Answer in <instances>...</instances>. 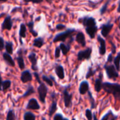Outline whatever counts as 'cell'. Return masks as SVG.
Returning <instances> with one entry per match:
<instances>
[{
    "instance_id": "obj_1",
    "label": "cell",
    "mask_w": 120,
    "mask_h": 120,
    "mask_svg": "<svg viewBox=\"0 0 120 120\" xmlns=\"http://www.w3.org/2000/svg\"><path fill=\"white\" fill-rule=\"evenodd\" d=\"M103 89L108 93L112 94L117 100H120V85L118 84H111L105 82L103 84Z\"/></svg>"
},
{
    "instance_id": "obj_2",
    "label": "cell",
    "mask_w": 120,
    "mask_h": 120,
    "mask_svg": "<svg viewBox=\"0 0 120 120\" xmlns=\"http://www.w3.org/2000/svg\"><path fill=\"white\" fill-rule=\"evenodd\" d=\"M76 30L75 29H69L67 30L65 32H63L61 33L58 34L53 39V42H58V41H65L68 37H70Z\"/></svg>"
},
{
    "instance_id": "obj_3",
    "label": "cell",
    "mask_w": 120,
    "mask_h": 120,
    "mask_svg": "<svg viewBox=\"0 0 120 120\" xmlns=\"http://www.w3.org/2000/svg\"><path fill=\"white\" fill-rule=\"evenodd\" d=\"M104 68L106 71L108 77L109 79H115L119 77L118 72L115 66V65H105Z\"/></svg>"
},
{
    "instance_id": "obj_4",
    "label": "cell",
    "mask_w": 120,
    "mask_h": 120,
    "mask_svg": "<svg viewBox=\"0 0 120 120\" xmlns=\"http://www.w3.org/2000/svg\"><path fill=\"white\" fill-rule=\"evenodd\" d=\"M79 22H82L83 25L85 27V28L88 27H91L96 25V20L93 17H89V16H84L82 18L79 19Z\"/></svg>"
},
{
    "instance_id": "obj_5",
    "label": "cell",
    "mask_w": 120,
    "mask_h": 120,
    "mask_svg": "<svg viewBox=\"0 0 120 120\" xmlns=\"http://www.w3.org/2000/svg\"><path fill=\"white\" fill-rule=\"evenodd\" d=\"M92 49L91 48H87L84 51H80L77 54V58L79 61H82L84 60H89L91 58Z\"/></svg>"
},
{
    "instance_id": "obj_6",
    "label": "cell",
    "mask_w": 120,
    "mask_h": 120,
    "mask_svg": "<svg viewBox=\"0 0 120 120\" xmlns=\"http://www.w3.org/2000/svg\"><path fill=\"white\" fill-rule=\"evenodd\" d=\"M47 91H48V89H47L46 86L44 84L41 83L40 86L38 88V92H39V99L42 103L45 102V98H46V96L47 94Z\"/></svg>"
},
{
    "instance_id": "obj_7",
    "label": "cell",
    "mask_w": 120,
    "mask_h": 120,
    "mask_svg": "<svg viewBox=\"0 0 120 120\" xmlns=\"http://www.w3.org/2000/svg\"><path fill=\"white\" fill-rule=\"evenodd\" d=\"M12 27H13V22H12L11 17V15H7L4 18V20L1 24V28H2V30H11L12 29Z\"/></svg>"
},
{
    "instance_id": "obj_8",
    "label": "cell",
    "mask_w": 120,
    "mask_h": 120,
    "mask_svg": "<svg viewBox=\"0 0 120 120\" xmlns=\"http://www.w3.org/2000/svg\"><path fill=\"white\" fill-rule=\"evenodd\" d=\"M113 27V24H111L110 22H108L107 24H104L101 26V34L104 37H107L110 32L111 30Z\"/></svg>"
},
{
    "instance_id": "obj_9",
    "label": "cell",
    "mask_w": 120,
    "mask_h": 120,
    "mask_svg": "<svg viewBox=\"0 0 120 120\" xmlns=\"http://www.w3.org/2000/svg\"><path fill=\"white\" fill-rule=\"evenodd\" d=\"M72 94H70L67 89H65L63 91V99H64V103L65 106L66 108H70L72 105Z\"/></svg>"
},
{
    "instance_id": "obj_10",
    "label": "cell",
    "mask_w": 120,
    "mask_h": 120,
    "mask_svg": "<svg viewBox=\"0 0 120 120\" xmlns=\"http://www.w3.org/2000/svg\"><path fill=\"white\" fill-rule=\"evenodd\" d=\"M98 41L100 43V48H99V53L101 55L103 56L106 53V44L105 41L101 38L100 36H98Z\"/></svg>"
},
{
    "instance_id": "obj_11",
    "label": "cell",
    "mask_w": 120,
    "mask_h": 120,
    "mask_svg": "<svg viewBox=\"0 0 120 120\" xmlns=\"http://www.w3.org/2000/svg\"><path fill=\"white\" fill-rule=\"evenodd\" d=\"M75 40L77 43H79V44H81L82 46H86V39H85V36L83 32H79L77 34L76 37H75Z\"/></svg>"
},
{
    "instance_id": "obj_12",
    "label": "cell",
    "mask_w": 120,
    "mask_h": 120,
    "mask_svg": "<svg viewBox=\"0 0 120 120\" xmlns=\"http://www.w3.org/2000/svg\"><path fill=\"white\" fill-rule=\"evenodd\" d=\"M89 83L86 81H84L81 83L79 86V93L82 95H84L89 91Z\"/></svg>"
},
{
    "instance_id": "obj_13",
    "label": "cell",
    "mask_w": 120,
    "mask_h": 120,
    "mask_svg": "<svg viewBox=\"0 0 120 120\" xmlns=\"http://www.w3.org/2000/svg\"><path fill=\"white\" fill-rule=\"evenodd\" d=\"M27 108L30 110H39L40 108V106L35 99H31L28 103Z\"/></svg>"
},
{
    "instance_id": "obj_14",
    "label": "cell",
    "mask_w": 120,
    "mask_h": 120,
    "mask_svg": "<svg viewBox=\"0 0 120 120\" xmlns=\"http://www.w3.org/2000/svg\"><path fill=\"white\" fill-rule=\"evenodd\" d=\"M32 80V75L29 71H25L21 75V81L23 83H26Z\"/></svg>"
},
{
    "instance_id": "obj_15",
    "label": "cell",
    "mask_w": 120,
    "mask_h": 120,
    "mask_svg": "<svg viewBox=\"0 0 120 120\" xmlns=\"http://www.w3.org/2000/svg\"><path fill=\"white\" fill-rule=\"evenodd\" d=\"M103 89V83H102V74H100V77L97 79L95 82V90L96 92L101 91Z\"/></svg>"
},
{
    "instance_id": "obj_16",
    "label": "cell",
    "mask_w": 120,
    "mask_h": 120,
    "mask_svg": "<svg viewBox=\"0 0 120 120\" xmlns=\"http://www.w3.org/2000/svg\"><path fill=\"white\" fill-rule=\"evenodd\" d=\"M28 58H29V60H30V62H31V63H32L33 70H36L37 69V60L36 54H35L34 53H31L29 55Z\"/></svg>"
},
{
    "instance_id": "obj_17",
    "label": "cell",
    "mask_w": 120,
    "mask_h": 120,
    "mask_svg": "<svg viewBox=\"0 0 120 120\" xmlns=\"http://www.w3.org/2000/svg\"><path fill=\"white\" fill-rule=\"evenodd\" d=\"M56 72L57 76L59 79H63L65 77V73H64V69L61 65H58L56 68Z\"/></svg>"
},
{
    "instance_id": "obj_18",
    "label": "cell",
    "mask_w": 120,
    "mask_h": 120,
    "mask_svg": "<svg viewBox=\"0 0 120 120\" xmlns=\"http://www.w3.org/2000/svg\"><path fill=\"white\" fill-rule=\"evenodd\" d=\"M3 58L4 59V60L11 66H14L15 65V63L13 60V58H11V55L7 53H4L3 54Z\"/></svg>"
},
{
    "instance_id": "obj_19",
    "label": "cell",
    "mask_w": 120,
    "mask_h": 120,
    "mask_svg": "<svg viewBox=\"0 0 120 120\" xmlns=\"http://www.w3.org/2000/svg\"><path fill=\"white\" fill-rule=\"evenodd\" d=\"M26 32H27L26 25L24 23H21L20 25V30H19L20 37V38H25L26 37Z\"/></svg>"
},
{
    "instance_id": "obj_20",
    "label": "cell",
    "mask_w": 120,
    "mask_h": 120,
    "mask_svg": "<svg viewBox=\"0 0 120 120\" xmlns=\"http://www.w3.org/2000/svg\"><path fill=\"white\" fill-rule=\"evenodd\" d=\"M44 44V40L43 38L41 37H38L34 39V41H33V46L37 48H41Z\"/></svg>"
},
{
    "instance_id": "obj_21",
    "label": "cell",
    "mask_w": 120,
    "mask_h": 120,
    "mask_svg": "<svg viewBox=\"0 0 120 120\" xmlns=\"http://www.w3.org/2000/svg\"><path fill=\"white\" fill-rule=\"evenodd\" d=\"M59 47H60V51H62V53H63V55H66L68 53V51H70V45H65L63 43H61L60 44V46Z\"/></svg>"
},
{
    "instance_id": "obj_22",
    "label": "cell",
    "mask_w": 120,
    "mask_h": 120,
    "mask_svg": "<svg viewBox=\"0 0 120 120\" xmlns=\"http://www.w3.org/2000/svg\"><path fill=\"white\" fill-rule=\"evenodd\" d=\"M27 27L29 28V30H30V33H31L34 37H37L38 34H37V32L34 30V22H33V21H30V22L27 23Z\"/></svg>"
},
{
    "instance_id": "obj_23",
    "label": "cell",
    "mask_w": 120,
    "mask_h": 120,
    "mask_svg": "<svg viewBox=\"0 0 120 120\" xmlns=\"http://www.w3.org/2000/svg\"><path fill=\"white\" fill-rule=\"evenodd\" d=\"M5 49L6 50V53L8 54L13 53V44L10 41H6L5 44Z\"/></svg>"
},
{
    "instance_id": "obj_24",
    "label": "cell",
    "mask_w": 120,
    "mask_h": 120,
    "mask_svg": "<svg viewBox=\"0 0 120 120\" xmlns=\"http://www.w3.org/2000/svg\"><path fill=\"white\" fill-rule=\"evenodd\" d=\"M115 66L117 71H119L120 69V52L118 53V55L113 59Z\"/></svg>"
},
{
    "instance_id": "obj_25",
    "label": "cell",
    "mask_w": 120,
    "mask_h": 120,
    "mask_svg": "<svg viewBox=\"0 0 120 120\" xmlns=\"http://www.w3.org/2000/svg\"><path fill=\"white\" fill-rule=\"evenodd\" d=\"M17 61L19 65V68L21 70H23L25 68V63H24V60H23V58L21 55H20L18 57H17Z\"/></svg>"
},
{
    "instance_id": "obj_26",
    "label": "cell",
    "mask_w": 120,
    "mask_h": 120,
    "mask_svg": "<svg viewBox=\"0 0 120 120\" xmlns=\"http://www.w3.org/2000/svg\"><path fill=\"white\" fill-rule=\"evenodd\" d=\"M57 110V104L56 102L53 101L51 108H50V110H49V116H52L53 115V113L56 111Z\"/></svg>"
},
{
    "instance_id": "obj_27",
    "label": "cell",
    "mask_w": 120,
    "mask_h": 120,
    "mask_svg": "<svg viewBox=\"0 0 120 120\" xmlns=\"http://www.w3.org/2000/svg\"><path fill=\"white\" fill-rule=\"evenodd\" d=\"M24 120H35V116L31 112H26L24 115Z\"/></svg>"
},
{
    "instance_id": "obj_28",
    "label": "cell",
    "mask_w": 120,
    "mask_h": 120,
    "mask_svg": "<svg viewBox=\"0 0 120 120\" xmlns=\"http://www.w3.org/2000/svg\"><path fill=\"white\" fill-rule=\"evenodd\" d=\"M109 2H110V1H108L103 6V7L101 8V10H100V13H101V15L104 14V13L106 12V11H107V9H108V6Z\"/></svg>"
},
{
    "instance_id": "obj_29",
    "label": "cell",
    "mask_w": 120,
    "mask_h": 120,
    "mask_svg": "<svg viewBox=\"0 0 120 120\" xmlns=\"http://www.w3.org/2000/svg\"><path fill=\"white\" fill-rule=\"evenodd\" d=\"M11 86V82L9 80H6L4 82H2V88L3 90H6L7 89H8Z\"/></svg>"
},
{
    "instance_id": "obj_30",
    "label": "cell",
    "mask_w": 120,
    "mask_h": 120,
    "mask_svg": "<svg viewBox=\"0 0 120 120\" xmlns=\"http://www.w3.org/2000/svg\"><path fill=\"white\" fill-rule=\"evenodd\" d=\"M88 94H89V100H90V103H91V108L93 109V108H95V105H96V104H95V101H94V98H93V96H92V95H91V92L88 91Z\"/></svg>"
},
{
    "instance_id": "obj_31",
    "label": "cell",
    "mask_w": 120,
    "mask_h": 120,
    "mask_svg": "<svg viewBox=\"0 0 120 120\" xmlns=\"http://www.w3.org/2000/svg\"><path fill=\"white\" fill-rule=\"evenodd\" d=\"M6 120H15V115H14L13 112L12 110H10L8 112Z\"/></svg>"
},
{
    "instance_id": "obj_32",
    "label": "cell",
    "mask_w": 120,
    "mask_h": 120,
    "mask_svg": "<svg viewBox=\"0 0 120 120\" xmlns=\"http://www.w3.org/2000/svg\"><path fill=\"white\" fill-rule=\"evenodd\" d=\"M25 3H29V2H32L33 4H40L44 0H23ZM48 1H53V0H46Z\"/></svg>"
},
{
    "instance_id": "obj_33",
    "label": "cell",
    "mask_w": 120,
    "mask_h": 120,
    "mask_svg": "<svg viewBox=\"0 0 120 120\" xmlns=\"http://www.w3.org/2000/svg\"><path fill=\"white\" fill-rule=\"evenodd\" d=\"M42 79H43V80H44L45 82H46L50 86H53V82H52V81H51L49 78H48V77H46V76H43V77H42Z\"/></svg>"
},
{
    "instance_id": "obj_34",
    "label": "cell",
    "mask_w": 120,
    "mask_h": 120,
    "mask_svg": "<svg viewBox=\"0 0 120 120\" xmlns=\"http://www.w3.org/2000/svg\"><path fill=\"white\" fill-rule=\"evenodd\" d=\"M34 93V89L32 87V86H30L29 87V89H28V90L26 91V93L22 96V97H25V96H30V94H33Z\"/></svg>"
},
{
    "instance_id": "obj_35",
    "label": "cell",
    "mask_w": 120,
    "mask_h": 120,
    "mask_svg": "<svg viewBox=\"0 0 120 120\" xmlns=\"http://www.w3.org/2000/svg\"><path fill=\"white\" fill-rule=\"evenodd\" d=\"M94 73H95V71H93V70H92L91 68H89V71H88V72H87V74H86V79L90 78L91 76H93V75H94Z\"/></svg>"
},
{
    "instance_id": "obj_36",
    "label": "cell",
    "mask_w": 120,
    "mask_h": 120,
    "mask_svg": "<svg viewBox=\"0 0 120 120\" xmlns=\"http://www.w3.org/2000/svg\"><path fill=\"white\" fill-rule=\"evenodd\" d=\"M86 117L88 120H92V112L90 110H86Z\"/></svg>"
},
{
    "instance_id": "obj_37",
    "label": "cell",
    "mask_w": 120,
    "mask_h": 120,
    "mask_svg": "<svg viewBox=\"0 0 120 120\" xmlns=\"http://www.w3.org/2000/svg\"><path fill=\"white\" fill-rule=\"evenodd\" d=\"M60 54V47H57L56 49V51H55V57L56 58H59Z\"/></svg>"
},
{
    "instance_id": "obj_38",
    "label": "cell",
    "mask_w": 120,
    "mask_h": 120,
    "mask_svg": "<svg viewBox=\"0 0 120 120\" xmlns=\"http://www.w3.org/2000/svg\"><path fill=\"white\" fill-rule=\"evenodd\" d=\"M4 46H5V44H4V39H3L2 37H0V51H1V50H3V49H4Z\"/></svg>"
},
{
    "instance_id": "obj_39",
    "label": "cell",
    "mask_w": 120,
    "mask_h": 120,
    "mask_svg": "<svg viewBox=\"0 0 120 120\" xmlns=\"http://www.w3.org/2000/svg\"><path fill=\"white\" fill-rule=\"evenodd\" d=\"M63 117L60 114H56L54 117V120H63Z\"/></svg>"
},
{
    "instance_id": "obj_40",
    "label": "cell",
    "mask_w": 120,
    "mask_h": 120,
    "mask_svg": "<svg viewBox=\"0 0 120 120\" xmlns=\"http://www.w3.org/2000/svg\"><path fill=\"white\" fill-rule=\"evenodd\" d=\"M112 113V112L111 111H110L109 112H108V113L102 118V120H109V117H110V115H111Z\"/></svg>"
},
{
    "instance_id": "obj_41",
    "label": "cell",
    "mask_w": 120,
    "mask_h": 120,
    "mask_svg": "<svg viewBox=\"0 0 120 120\" xmlns=\"http://www.w3.org/2000/svg\"><path fill=\"white\" fill-rule=\"evenodd\" d=\"M65 28V25H62V24H58L56 25V29L58 30H63Z\"/></svg>"
},
{
    "instance_id": "obj_42",
    "label": "cell",
    "mask_w": 120,
    "mask_h": 120,
    "mask_svg": "<svg viewBox=\"0 0 120 120\" xmlns=\"http://www.w3.org/2000/svg\"><path fill=\"white\" fill-rule=\"evenodd\" d=\"M113 58H112V53H110V55H109V56H108V63H111L112 61V59Z\"/></svg>"
},
{
    "instance_id": "obj_43",
    "label": "cell",
    "mask_w": 120,
    "mask_h": 120,
    "mask_svg": "<svg viewBox=\"0 0 120 120\" xmlns=\"http://www.w3.org/2000/svg\"><path fill=\"white\" fill-rule=\"evenodd\" d=\"M112 53H115V51H116V47L115 46V44L113 43H112Z\"/></svg>"
},
{
    "instance_id": "obj_44",
    "label": "cell",
    "mask_w": 120,
    "mask_h": 120,
    "mask_svg": "<svg viewBox=\"0 0 120 120\" xmlns=\"http://www.w3.org/2000/svg\"><path fill=\"white\" fill-rule=\"evenodd\" d=\"M117 117L116 116H115V115H112V118H111L110 120H117Z\"/></svg>"
},
{
    "instance_id": "obj_45",
    "label": "cell",
    "mask_w": 120,
    "mask_h": 120,
    "mask_svg": "<svg viewBox=\"0 0 120 120\" xmlns=\"http://www.w3.org/2000/svg\"><path fill=\"white\" fill-rule=\"evenodd\" d=\"M117 12L120 13V1L119 2V5H118V7H117Z\"/></svg>"
},
{
    "instance_id": "obj_46",
    "label": "cell",
    "mask_w": 120,
    "mask_h": 120,
    "mask_svg": "<svg viewBox=\"0 0 120 120\" xmlns=\"http://www.w3.org/2000/svg\"><path fill=\"white\" fill-rule=\"evenodd\" d=\"M93 117H94V120H98L97 118H96V114L95 113L93 114Z\"/></svg>"
},
{
    "instance_id": "obj_47",
    "label": "cell",
    "mask_w": 120,
    "mask_h": 120,
    "mask_svg": "<svg viewBox=\"0 0 120 120\" xmlns=\"http://www.w3.org/2000/svg\"><path fill=\"white\" fill-rule=\"evenodd\" d=\"M1 85H2V80H1V75H0V90H1Z\"/></svg>"
},
{
    "instance_id": "obj_48",
    "label": "cell",
    "mask_w": 120,
    "mask_h": 120,
    "mask_svg": "<svg viewBox=\"0 0 120 120\" xmlns=\"http://www.w3.org/2000/svg\"><path fill=\"white\" fill-rule=\"evenodd\" d=\"M8 0H0V3H4V2H6Z\"/></svg>"
},
{
    "instance_id": "obj_49",
    "label": "cell",
    "mask_w": 120,
    "mask_h": 120,
    "mask_svg": "<svg viewBox=\"0 0 120 120\" xmlns=\"http://www.w3.org/2000/svg\"><path fill=\"white\" fill-rule=\"evenodd\" d=\"M42 120H46V119H45V118H44V117H43V118H42Z\"/></svg>"
},
{
    "instance_id": "obj_50",
    "label": "cell",
    "mask_w": 120,
    "mask_h": 120,
    "mask_svg": "<svg viewBox=\"0 0 120 120\" xmlns=\"http://www.w3.org/2000/svg\"><path fill=\"white\" fill-rule=\"evenodd\" d=\"M119 28H120V25H119Z\"/></svg>"
},
{
    "instance_id": "obj_51",
    "label": "cell",
    "mask_w": 120,
    "mask_h": 120,
    "mask_svg": "<svg viewBox=\"0 0 120 120\" xmlns=\"http://www.w3.org/2000/svg\"><path fill=\"white\" fill-rule=\"evenodd\" d=\"M72 120H75V118H73V119H72Z\"/></svg>"
},
{
    "instance_id": "obj_52",
    "label": "cell",
    "mask_w": 120,
    "mask_h": 120,
    "mask_svg": "<svg viewBox=\"0 0 120 120\" xmlns=\"http://www.w3.org/2000/svg\"><path fill=\"white\" fill-rule=\"evenodd\" d=\"M63 120H68V119H64Z\"/></svg>"
}]
</instances>
